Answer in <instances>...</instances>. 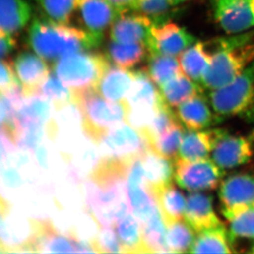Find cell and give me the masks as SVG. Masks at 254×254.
Segmentation results:
<instances>
[{"label": "cell", "mask_w": 254, "mask_h": 254, "mask_svg": "<svg viewBox=\"0 0 254 254\" xmlns=\"http://www.w3.org/2000/svg\"><path fill=\"white\" fill-rule=\"evenodd\" d=\"M254 32L235 34L206 44L211 60L201 85L210 91L236 79L254 61Z\"/></svg>", "instance_id": "cell-3"}, {"label": "cell", "mask_w": 254, "mask_h": 254, "mask_svg": "<svg viewBox=\"0 0 254 254\" xmlns=\"http://www.w3.org/2000/svg\"><path fill=\"white\" fill-rule=\"evenodd\" d=\"M152 194L166 224L184 219L187 197L173 183L156 190Z\"/></svg>", "instance_id": "cell-24"}, {"label": "cell", "mask_w": 254, "mask_h": 254, "mask_svg": "<svg viewBox=\"0 0 254 254\" xmlns=\"http://www.w3.org/2000/svg\"><path fill=\"white\" fill-rule=\"evenodd\" d=\"M146 71L152 81L159 86L183 72L177 57L151 53L147 56Z\"/></svg>", "instance_id": "cell-31"}, {"label": "cell", "mask_w": 254, "mask_h": 254, "mask_svg": "<svg viewBox=\"0 0 254 254\" xmlns=\"http://www.w3.org/2000/svg\"><path fill=\"white\" fill-rule=\"evenodd\" d=\"M170 1L172 2L173 4L177 6V5L181 4L183 2H186L188 1H190V0H170Z\"/></svg>", "instance_id": "cell-43"}, {"label": "cell", "mask_w": 254, "mask_h": 254, "mask_svg": "<svg viewBox=\"0 0 254 254\" xmlns=\"http://www.w3.org/2000/svg\"><path fill=\"white\" fill-rule=\"evenodd\" d=\"M147 52L146 46L143 43L126 44L111 41L106 56L114 64L130 69L141 62Z\"/></svg>", "instance_id": "cell-30"}, {"label": "cell", "mask_w": 254, "mask_h": 254, "mask_svg": "<svg viewBox=\"0 0 254 254\" xmlns=\"http://www.w3.org/2000/svg\"><path fill=\"white\" fill-rule=\"evenodd\" d=\"M47 17L60 23L68 24L78 6V0H35Z\"/></svg>", "instance_id": "cell-37"}, {"label": "cell", "mask_w": 254, "mask_h": 254, "mask_svg": "<svg viewBox=\"0 0 254 254\" xmlns=\"http://www.w3.org/2000/svg\"><path fill=\"white\" fill-rule=\"evenodd\" d=\"M115 228L100 226L99 232L91 241L96 254H124L122 245Z\"/></svg>", "instance_id": "cell-39"}, {"label": "cell", "mask_w": 254, "mask_h": 254, "mask_svg": "<svg viewBox=\"0 0 254 254\" xmlns=\"http://www.w3.org/2000/svg\"><path fill=\"white\" fill-rule=\"evenodd\" d=\"M176 108L178 119L188 130H203L211 125L213 118L211 108L201 94Z\"/></svg>", "instance_id": "cell-22"}, {"label": "cell", "mask_w": 254, "mask_h": 254, "mask_svg": "<svg viewBox=\"0 0 254 254\" xmlns=\"http://www.w3.org/2000/svg\"><path fill=\"white\" fill-rule=\"evenodd\" d=\"M0 71H1V76H0L1 92L9 91L15 86L22 85L17 78L12 63L2 59Z\"/></svg>", "instance_id": "cell-40"}, {"label": "cell", "mask_w": 254, "mask_h": 254, "mask_svg": "<svg viewBox=\"0 0 254 254\" xmlns=\"http://www.w3.org/2000/svg\"><path fill=\"white\" fill-rule=\"evenodd\" d=\"M211 7L216 22L229 35L254 27V0H212Z\"/></svg>", "instance_id": "cell-11"}, {"label": "cell", "mask_w": 254, "mask_h": 254, "mask_svg": "<svg viewBox=\"0 0 254 254\" xmlns=\"http://www.w3.org/2000/svg\"><path fill=\"white\" fill-rule=\"evenodd\" d=\"M250 138L220 131L211 153V159L222 170L236 168L247 163L254 155Z\"/></svg>", "instance_id": "cell-12"}, {"label": "cell", "mask_w": 254, "mask_h": 254, "mask_svg": "<svg viewBox=\"0 0 254 254\" xmlns=\"http://www.w3.org/2000/svg\"><path fill=\"white\" fill-rule=\"evenodd\" d=\"M230 223V235L235 238L254 240V208L248 207L224 215Z\"/></svg>", "instance_id": "cell-35"}, {"label": "cell", "mask_w": 254, "mask_h": 254, "mask_svg": "<svg viewBox=\"0 0 254 254\" xmlns=\"http://www.w3.org/2000/svg\"><path fill=\"white\" fill-rule=\"evenodd\" d=\"M141 226L147 254L170 253L166 245V224L159 209Z\"/></svg>", "instance_id": "cell-29"}, {"label": "cell", "mask_w": 254, "mask_h": 254, "mask_svg": "<svg viewBox=\"0 0 254 254\" xmlns=\"http://www.w3.org/2000/svg\"><path fill=\"white\" fill-rule=\"evenodd\" d=\"M110 65L106 56L79 51L58 60L54 65V72L72 91L75 99L86 91L96 90Z\"/></svg>", "instance_id": "cell-4"}, {"label": "cell", "mask_w": 254, "mask_h": 254, "mask_svg": "<svg viewBox=\"0 0 254 254\" xmlns=\"http://www.w3.org/2000/svg\"><path fill=\"white\" fill-rule=\"evenodd\" d=\"M250 139L252 141L253 143L254 144V131L253 132L252 136H251V138H250Z\"/></svg>", "instance_id": "cell-44"}, {"label": "cell", "mask_w": 254, "mask_h": 254, "mask_svg": "<svg viewBox=\"0 0 254 254\" xmlns=\"http://www.w3.org/2000/svg\"><path fill=\"white\" fill-rule=\"evenodd\" d=\"M120 12V14L125 12H136L137 0H107Z\"/></svg>", "instance_id": "cell-42"}, {"label": "cell", "mask_w": 254, "mask_h": 254, "mask_svg": "<svg viewBox=\"0 0 254 254\" xmlns=\"http://www.w3.org/2000/svg\"><path fill=\"white\" fill-rule=\"evenodd\" d=\"M103 36L83 31L49 17H36L29 27L27 41L35 53L56 62L64 56L100 46Z\"/></svg>", "instance_id": "cell-2"}, {"label": "cell", "mask_w": 254, "mask_h": 254, "mask_svg": "<svg viewBox=\"0 0 254 254\" xmlns=\"http://www.w3.org/2000/svg\"></svg>", "instance_id": "cell-45"}, {"label": "cell", "mask_w": 254, "mask_h": 254, "mask_svg": "<svg viewBox=\"0 0 254 254\" xmlns=\"http://www.w3.org/2000/svg\"><path fill=\"white\" fill-rule=\"evenodd\" d=\"M133 77V71H128L117 65H110L101 77L96 91L108 101L125 103Z\"/></svg>", "instance_id": "cell-20"}, {"label": "cell", "mask_w": 254, "mask_h": 254, "mask_svg": "<svg viewBox=\"0 0 254 254\" xmlns=\"http://www.w3.org/2000/svg\"><path fill=\"white\" fill-rule=\"evenodd\" d=\"M231 236L224 226L197 233L191 254H231Z\"/></svg>", "instance_id": "cell-26"}, {"label": "cell", "mask_w": 254, "mask_h": 254, "mask_svg": "<svg viewBox=\"0 0 254 254\" xmlns=\"http://www.w3.org/2000/svg\"><path fill=\"white\" fill-rule=\"evenodd\" d=\"M26 97L38 93L39 89L51 73L46 60L31 52L18 54L12 63Z\"/></svg>", "instance_id": "cell-15"}, {"label": "cell", "mask_w": 254, "mask_h": 254, "mask_svg": "<svg viewBox=\"0 0 254 254\" xmlns=\"http://www.w3.org/2000/svg\"><path fill=\"white\" fill-rule=\"evenodd\" d=\"M77 7L87 31L100 36H103L104 31L120 15L107 0H78Z\"/></svg>", "instance_id": "cell-18"}, {"label": "cell", "mask_w": 254, "mask_h": 254, "mask_svg": "<svg viewBox=\"0 0 254 254\" xmlns=\"http://www.w3.org/2000/svg\"><path fill=\"white\" fill-rule=\"evenodd\" d=\"M211 109L219 116L241 115L254 106V61L233 82L211 91Z\"/></svg>", "instance_id": "cell-6"}, {"label": "cell", "mask_w": 254, "mask_h": 254, "mask_svg": "<svg viewBox=\"0 0 254 254\" xmlns=\"http://www.w3.org/2000/svg\"><path fill=\"white\" fill-rule=\"evenodd\" d=\"M74 104L82 115L85 133L96 142H101L106 135L118 125L128 123V108L126 103L108 101L96 90L77 96Z\"/></svg>", "instance_id": "cell-5"}, {"label": "cell", "mask_w": 254, "mask_h": 254, "mask_svg": "<svg viewBox=\"0 0 254 254\" xmlns=\"http://www.w3.org/2000/svg\"><path fill=\"white\" fill-rule=\"evenodd\" d=\"M179 60L182 72L190 79L201 84L211 60L205 42L196 41L179 56Z\"/></svg>", "instance_id": "cell-25"}, {"label": "cell", "mask_w": 254, "mask_h": 254, "mask_svg": "<svg viewBox=\"0 0 254 254\" xmlns=\"http://www.w3.org/2000/svg\"><path fill=\"white\" fill-rule=\"evenodd\" d=\"M223 170L210 157L199 160L179 158L175 162V180L183 190L204 192L215 190L221 181Z\"/></svg>", "instance_id": "cell-9"}, {"label": "cell", "mask_w": 254, "mask_h": 254, "mask_svg": "<svg viewBox=\"0 0 254 254\" xmlns=\"http://www.w3.org/2000/svg\"><path fill=\"white\" fill-rule=\"evenodd\" d=\"M184 219L196 233L223 226L214 210L212 197L202 192H192L188 196Z\"/></svg>", "instance_id": "cell-17"}, {"label": "cell", "mask_w": 254, "mask_h": 254, "mask_svg": "<svg viewBox=\"0 0 254 254\" xmlns=\"http://www.w3.org/2000/svg\"><path fill=\"white\" fill-rule=\"evenodd\" d=\"M195 233L186 221L179 220L166 224V245L169 252L190 253L196 238Z\"/></svg>", "instance_id": "cell-32"}, {"label": "cell", "mask_w": 254, "mask_h": 254, "mask_svg": "<svg viewBox=\"0 0 254 254\" xmlns=\"http://www.w3.org/2000/svg\"><path fill=\"white\" fill-rule=\"evenodd\" d=\"M175 7L170 0H137L136 12L146 15L154 24L169 21V17Z\"/></svg>", "instance_id": "cell-38"}, {"label": "cell", "mask_w": 254, "mask_h": 254, "mask_svg": "<svg viewBox=\"0 0 254 254\" xmlns=\"http://www.w3.org/2000/svg\"><path fill=\"white\" fill-rule=\"evenodd\" d=\"M161 96L170 107H177L185 101L201 94L198 83L181 72L159 86Z\"/></svg>", "instance_id": "cell-27"}, {"label": "cell", "mask_w": 254, "mask_h": 254, "mask_svg": "<svg viewBox=\"0 0 254 254\" xmlns=\"http://www.w3.org/2000/svg\"><path fill=\"white\" fill-rule=\"evenodd\" d=\"M102 141L111 156L125 160H132L141 156L148 147L141 132L127 122L114 127Z\"/></svg>", "instance_id": "cell-14"}, {"label": "cell", "mask_w": 254, "mask_h": 254, "mask_svg": "<svg viewBox=\"0 0 254 254\" xmlns=\"http://www.w3.org/2000/svg\"><path fill=\"white\" fill-rule=\"evenodd\" d=\"M132 213L140 224L147 221L157 210L156 200L146 186L127 185Z\"/></svg>", "instance_id": "cell-33"}, {"label": "cell", "mask_w": 254, "mask_h": 254, "mask_svg": "<svg viewBox=\"0 0 254 254\" xmlns=\"http://www.w3.org/2000/svg\"><path fill=\"white\" fill-rule=\"evenodd\" d=\"M221 130H189L185 132L179 157L185 160L209 158Z\"/></svg>", "instance_id": "cell-21"}, {"label": "cell", "mask_w": 254, "mask_h": 254, "mask_svg": "<svg viewBox=\"0 0 254 254\" xmlns=\"http://www.w3.org/2000/svg\"><path fill=\"white\" fill-rule=\"evenodd\" d=\"M184 134L185 131L183 130L182 126L180 123H177L172 127H170L168 131L157 137L149 147L153 149L165 157L170 160H176Z\"/></svg>", "instance_id": "cell-36"}, {"label": "cell", "mask_w": 254, "mask_h": 254, "mask_svg": "<svg viewBox=\"0 0 254 254\" xmlns=\"http://www.w3.org/2000/svg\"><path fill=\"white\" fill-rule=\"evenodd\" d=\"M115 227L124 254H147L141 224L134 215L128 213L124 216Z\"/></svg>", "instance_id": "cell-28"}, {"label": "cell", "mask_w": 254, "mask_h": 254, "mask_svg": "<svg viewBox=\"0 0 254 254\" xmlns=\"http://www.w3.org/2000/svg\"><path fill=\"white\" fill-rule=\"evenodd\" d=\"M37 94L52 103L57 110L64 108L70 103H74L72 91L59 79L56 73H50Z\"/></svg>", "instance_id": "cell-34"}, {"label": "cell", "mask_w": 254, "mask_h": 254, "mask_svg": "<svg viewBox=\"0 0 254 254\" xmlns=\"http://www.w3.org/2000/svg\"><path fill=\"white\" fill-rule=\"evenodd\" d=\"M127 177V169L113 160H101L91 171L86 202L99 226L113 227L132 211Z\"/></svg>", "instance_id": "cell-1"}, {"label": "cell", "mask_w": 254, "mask_h": 254, "mask_svg": "<svg viewBox=\"0 0 254 254\" xmlns=\"http://www.w3.org/2000/svg\"><path fill=\"white\" fill-rule=\"evenodd\" d=\"M32 8L27 0H0V31L14 34L31 19Z\"/></svg>", "instance_id": "cell-23"}, {"label": "cell", "mask_w": 254, "mask_h": 254, "mask_svg": "<svg viewBox=\"0 0 254 254\" xmlns=\"http://www.w3.org/2000/svg\"><path fill=\"white\" fill-rule=\"evenodd\" d=\"M27 253L72 254L96 253L91 243H85L73 234L64 235L50 221L31 222V233L27 242Z\"/></svg>", "instance_id": "cell-8"}, {"label": "cell", "mask_w": 254, "mask_h": 254, "mask_svg": "<svg viewBox=\"0 0 254 254\" xmlns=\"http://www.w3.org/2000/svg\"><path fill=\"white\" fill-rule=\"evenodd\" d=\"M196 41L186 29L166 21L152 25L146 46L148 53L179 57Z\"/></svg>", "instance_id": "cell-10"}, {"label": "cell", "mask_w": 254, "mask_h": 254, "mask_svg": "<svg viewBox=\"0 0 254 254\" xmlns=\"http://www.w3.org/2000/svg\"><path fill=\"white\" fill-rule=\"evenodd\" d=\"M153 21L146 15L125 12L111 26V41L120 43H143L146 45Z\"/></svg>", "instance_id": "cell-16"}, {"label": "cell", "mask_w": 254, "mask_h": 254, "mask_svg": "<svg viewBox=\"0 0 254 254\" xmlns=\"http://www.w3.org/2000/svg\"><path fill=\"white\" fill-rule=\"evenodd\" d=\"M219 197L223 215L239 209L254 208V176L236 174L226 178L220 185Z\"/></svg>", "instance_id": "cell-13"}, {"label": "cell", "mask_w": 254, "mask_h": 254, "mask_svg": "<svg viewBox=\"0 0 254 254\" xmlns=\"http://www.w3.org/2000/svg\"><path fill=\"white\" fill-rule=\"evenodd\" d=\"M141 160L147 189L151 194L156 190L172 183L173 177H175V163L170 159L148 146L141 154Z\"/></svg>", "instance_id": "cell-19"}, {"label": "cell", "mask_w": 254, "mask_h": 254, "mask_svg": "<svg viewBox=\"0 0 254 254\" xmlns=\"http://www.w3.org/2000/svg\"><path fill=\"white\" fill-rule=\"evenodd\" d=\"M133 75V82L125 103L128 108V123L140 131L151 122L163 98L147 71L136 70Z\"/></svg>", "instance_id": "cell-7"}, {"label": "cell", "mask_w": 254, "mask_h": 254, "mask_svg": "<svg viewBox=\"0 0 254 254\" xmlns=\"http://www.w3.org/2000/svg\"><path fill=\"white\" fill-rule=\"evenodd\" d=\"M16 46V41L12 34L5 33L1 31L0 34V56L1 60L9 55Z\"/></svg>", "instance_id": "cell-41"}]
</instances>
